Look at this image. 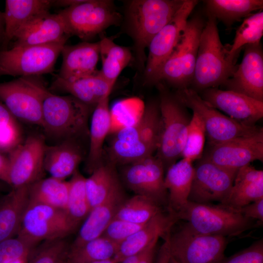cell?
<instances>
[{
  "instance_id": "1",
  "label": "cell",
  "mask_w": 263,
  "mask_h": 263,
  "mask_svg": "<svg viewBox=\"0 0 263 263\" xmlns=\"http://www.w3.org/2000/svg\"><path fill=\"white\" fill-rule=\"evenodd\" d=\"M160 127L159 102H150L136 123L113 133L107 150L109 162L124 166L152 155L157 149Z\"/></svg>"
},
{
  "instance_id": "2",
  "label": "cell",
  "mask_w": 263,
  "mask_h": 263,
  "mask_svg": "<svg viewBox=\"0 0 263 263\" xmlns=\"http://www.w3.org/2000/svg\"><path fill=\"white\" fill-rule=\"evenodd\" d=\"M92 109L71 95H56L47 88L43 96L41 127L55 143L67 140L80 142L89 138L88 120Z\"/></svg>"
},
{
  "instance_id": "3",
  "label": "cell",
  "mask_w": 263,
  "mask_h": 263,
  "mask_svg": "<svg viewBox=\"0 0 263 263\" xmlns=\"http://www.w3.org/2000/svg\"><path fill=\"white\" fill-rule=\"evenodd\" d=\"M201 32L190 88L196 92L223 85L236 70L237 57L222 43L217 20L207 16Z\"/></svg>"
},
{
  "instance_id": "4",
  "label": "cell",
  "mask_w": 263,
  "mask_h": 263,
  "mask_svg": "<svg viewBox=\"0 0 263 263\" xmlns=\"http://www.w3.org/2000/svg\"><path fill=\"white\" fill-rule=\"evenodd\" d=\"M160 93L159 137L155 156L163 163L165 170L181 157L191 118L187 107L161 83Z\"/></svg>"
},
{
  "instance_id": "5",
  "label": "cell",
  "mask_w": 263,
  "mask_h": 263,
  "mask_svg": "<svg viewBox=\"0 0 263 263\" xmlns=\"http://www.w3.org/2000/svg\"><path fill=\"white\" fill-rule=\"evenodd\" d=\"M185 0H134L127 10L128 30L140 62L154 37L173 18Z\"/></svg>"
},
{
  "instance_id": "6",
  "label": "cell",
  "mask_w": 263,
  "mask_h": 263,
  "mask_svg": "<svg viewBox=\"0 0 263 263\" xmlns=\"http://www.w3.org/2000/svg\"><path fill=\"white\" fill-rule=\"evenodd\" d=\"M195 230L212 235L234 237L256 225L255 220L244 216L238 209L220 204H204L188 201L177 214Z\"/></svg>"
},
{
  "instance_id": "7",
  "label": "cell",
  "mask_w": 263,
  "mask_h": 263,
  "mask_svg": "<svg viewBox=\"0 0 263 263\" xmlns=\"http://www.w3.org/2000/svg\"><path fill=\"white\" fill-rule=\"evenodd\" d=\"M205 22L199 15L188 19L179 42L162 68L159 83L166 81L178 90L189 88L193 77L200 35Z\"/></svg>"
},
{
  "instance_id": "8",
  "label": "cell",
  "mask_w": 263,
  "mask_h": 263,
  "mask_svg": "<svg viewBox=\"0 0 263 263\" xmlns=\"http://www.w3.org/2000/svg\"><path fill=\"white\" fill-rule=\"evenodd\" d=\"M175 95L187 108L191 109L200 117L209 145L252 135L263 130L262 127L247 126L222 114L190 88L177 90Z\"/></svg>"
},
{
  "instance_id": "9",
  "label": "cell",
  "mask_w": 263,
  "mask_h": 263,
  "mask_svg": "<svg viewBox=\"0 0 263 263\" xmlns=\"http://www.w3.org/2000/svg\"><path fill=\"white\" fill-rule=\"evenodd\" d=\"M66 41L39 45L14 46L9 50L0 51V76L27 77L52 72Z\"/></svg>"
},
{
  "instance_id": "10",
  "label": "cell",
  "mask_w": 263,
  "mask_h": 263,
  "mask_svg": "<svg viewBox=\"0 0 263 263\" xmlns=\"http://www.w3.org/2000/svg\"><path fill=\"white\" fill-rule=\"evenodd\" d=\"M76 228L65 210L29 201L17 236L36 246L41 241L65 238Z\"/></svg>"
},
{
  "instance_id": "11",
  "label": "cell",
  "mask_w": 263,
  "mask_h": 263,
  "mask_svg": "<svg viewBox=\"0 0 263 263\" xmlns=\"http://www.w3.org/2000/svg\"><path fill=\"white\" fill-rule=\"evenodd\" d=\"M170 255L180 263H218L224 256L226 237L197 232L187 223L169 236Z\"/></svg>"
},
{
  "instance_id": "12",
  "label": "cell",
  "mask_w": 263,
  "mask_h": 263,
  "mask_svg": "<svg viewBox=\"0 0 263 263\" xmlns=\"http://www.w3.org/2000/svg\"><path fill=\"white\" fill-rule=\"evenodd\" d=\"M70 36L88 39L111 26L117 24L121 15L111 0H84L58 12Z\"/></svg>"
},
{
  "instance_id": "13",
  "label": "cell",
  "mask_w": 263,
  "mask_h": 263,
  "mask_svg": "<svg viewBox=\"0 0 263 263\" xmlns=\"http://www.w3.org/2000/svg\"><path fill=\"white\" fill-rule=\"evenodd\" d=\"M47 89L33 76L0 83V100L17 120L41 127L43 94Z\"/></svg>"
},
{
  "instance_id": "14",
  "label": "cell",
  "mask_w": 263,
  "mask_h": 263,
  "mask_svg": "<svg viewBox=\"0 0 263 263\" xmlns=\"http://www.w3.org/2000/svg\"><path fill=\"white\" fill-rule=\"evenodd\" d=\"M198 2L185 0L173 18L151 40L144 73L147 84L159 83L162 68L179 42L188 18Z\"/></svg>"
},
{
  "instance_id": "15",
  "label": "cell",
  "mask_w": 263,
  "mask_h": 263,
  "mask_svg": "<svg viewBox=\"0 0 263 263\" xmlns=\"http://www.w3.org/2000/svg\"><path fill=\"white\" fill-rule=\"evenodd\" d=\"M124 166L121 177L125 185L135 194L145 196L167 209L168 192L161 161L152 155Z\"/></svg>"
},
{
  "instance_id": "16",
  "label": "cell",
  "mask_w": 263,
  "mask_h": 263,
  "mask_svg": "<svg viewBox=\"0 0 263 263\" xmlns=\"http://www.w3.org/2000/svg\"><path fill=\"white\" fill-rule=\"evenodd\" d=\"M45 140L38 134L29 135L7 153L8 184L12 188L28 187L43 178Z\"/></svg>"
},
{
  "instance_id": "17",
  "label": "cell",
  "mask_w": 263,
  "mask_h": 263,
  "mask_svg": "<svg viewBox=\"0 0 263 263\" xmlns=\"http://www.w3.org/2000/svg\"><path fill=\"white\" fill-rule=\"evenodd\" d=\"M188 201L209 204L223 202L232 187L237 171L228 169L201 157L194 167Z\"/></svg>"
},
{
  "instance_id": "18",
  "label": "cell",
  "mask_w": 263,
  "mask_h": 263,
  "mask_svg": "<svg viewBox=\"0 0 263 263\" xmlns=\"http://www.w3.org/2000/svg\"><path fill=\"white\" fill-rule=\"evenodd\" d=\"M201 157L222 168L238 171L255 160H263V130L221 144L209 145Z\"/></svg>"
},
{
  "instance_id": "19",
  "label": "cell",
  "mask_w": 263,
  "mask_h": 263,
  "mask_svg": "<svg viewBox=\"0 0 263 263\" xmlns=\"http://www.w3.org/2000/svg\"><path fill=\"white\" fill-rule=\"evenodd\" d=\"M241 63L223 85L226 90L263 101V50L261 42L243 47Z\"/></svg>"
},
{
  "instance_id": "20",
  "label": "cell",
  "mask_w": 263,
  "mask_h": 263,
  "mask_svg": "<svg viewBox=\"0 0 263 263\" xmlns=\"http://www.w3.org/2000/svg\"><path fill=\"white\" fill-rule=\"evenodd\" d=\"M202 92L200 96L208 105L243 124L255 126L263 117V101L237 92L216 88H208Z\"/></svg>"
},
{
  "instance_id": "21",
  "label": "cell",
  "mask_w": 263,
  "mask_h": 263,
  "mask_svg": "<svg viewBox=\"0 0 263 263\" xmlns=\"http://www.w3.org/2000/svg\"><path fill=\"white\" fill-rule=\"evenodd\" d=\"M70 36L60 14L47 11L34 17L19 29L14 46L51 44L67 40Z\"/></svg>"
},
{
  "instance_id": "22",
  "label": "cell",
  "mask_w": 263,
  "mask_h": 263,
  "mask_svg": "<svg viewBox=\"0 0 263 263\" xmlns=\"http://www.w3.org/2000/svg\"><path fill=\"white\" fill-rule=\"evenodd\" d=\"M61 54L62 62L58 77L74 79L94 75L100 56L99 42H82L72 45H64Z\"/></svg>"
},
{
  "instance_id": "23",
  "label": "cell",
  "mask_w": 263,
  "mask_h": 263,
  "mask_svg": "<svg viewBox=\"0 0 263 263\" xmlns=\"http://www.w3.org/2000/svg\"><path fill=\"white\" fill-rule=\"evenodd\" d=\"M178 220L173 214L162 211L137 232L118 245L113 258L117 263L124 258L144 249L156 237L164 238Z\"/></svg>"
},
{
  "instance_id": "24",
  "label": "cell",
  "mask_w": 263,
  "mask_h": 263,
  "mask_svg": "<svg viewBox=\"0 0 263 263\" xmlns=\"http://www.w3.org/2000/svg\"><path fill=\"white\" fill-rule=\"evenodd\" d=\"M80 142L74 140L62 141L52 145L46 144L43 167L51 177L65 180L72 175L84 158Z\"/></svg>"
},
{
  "instance_id": "25",
  "label": "cell",
  "mask_w": 263,
  "mask_h": 263,
  "mask_svg": "<svg viewBox=\"0 0 263 263\" xmlns=\"http://www.w3.org/2000/svg\"><path fill=\"white\" fill-rule=\"evenodd\" d=\"M113 85L100 75H94L74 79H64L56 76L49 90L68 93L94 109L105 96L110 95Z\"/></svg>"
},
{
  "instance_id": "26",
  "label": "cell",
  "mask_w": 263,
  "mask_h": 263,
  "mask_svg": "<svg viewBox=\"0 0 263 263\" xmlns=\"http://www.w3.org/2000/svg\"><path fill=\"white\" fill-rule=\"evenodd\" d=\"M126 199L123 189L92 208L85 219L76 238L70 245V248L80 247L100 237Z\"/></svg>"
},
{
  "instance_id": "27",
  "label": "cell",
  "mask_w": 263,
  "mask_h": 263,
  "mask_svg": "<svg viewBox=\"0 0 263 263\" xmlns=\"http://www.w3.org/2000/svg\"><path fill=\"white\" fill-rule=\"evenodd\" d=\"M109 95L103 98L93 110L89 128V146L85 165L86 170L90 174L104 163L103 145L111 129Z\"/></svg>"
},
{
  "instance_id": "28",
  "label": "cell",
  "mask_w": 263,
  "mask_h": 263,
  "mask_svg": "<svg viewBox=\"0 0 263 263\" xmlns=\"http://www.w3.org/2000/svg\"><path fill=\"white\" fill-rule=\"evenodd\" d=\"M263 199V171L250 164L237 172L232 187L222 205L235 209Z\"/></svg>"
},
{
  "instance_id": "29",
  "label": "cell",
  "mask_w": 263,
  "mask_h": 263,
  "mask_svg": "<svg viewBox=\"0 0 263 263\" xmlns=\"http://www.w3.org/2000/svg\"><path fill=\"white\" fill-rule=\"evenodd\" d=\"M194 171L192 162L185 158L175 162L166 170L165 186L168 192L167 210L176 217L188 201Z\"/></svg>"
},
{
  "instance_id": "30",
  "label": "cell",
  "mask_w": 263,
  "mask_h": 263,
  "mask_svg": "<svg viewBox=\"0 0 263 263\" xmlns=\"http://www.w3.org/2000/svg\"><path fill=\"white\" fill-rule=\"evenodd\" d=\"M29 202L27 187L12 188L0 198V242L17 236Z\"/></svg>"
},
{
  "instance_id": "31",
  "label": "cell",
  "mask_w": 263,
  "mask_h": 263,
  "mask_svg": "<svg viewBox=\"0 0 263 263\" xmlns=\"http://www.w3.org/2000/svg\"><path fill=\"white\" fill-rule=\"evenodd\" d=\"M50 0H6L4 12L3 40L10 41L19 29L34 17L49 11L53 5Z\"/></svg>"
},
{
  "instance_id": "32",
  "label": "cell",
  "mask_w": 263,
  "mask_h": 263,
  "mask_svg": "<svg viewBox=\"0 0 263 263\" xmlns=\"http://www.w3.org/2000/svg\"><path fill=\"white\" fill-rule=\"evenodd\" d=\"M85 188L91 209L123 190L116 166L103 163L85 179Z\"/></svg>"
},
{
  "instance_id": "33",
  "label": "cell",
  "mask_w": 263,
  "mask_h": 263,
  "mask_svg": "<svg viewBox=\"0 0 263 263\" xmlns=\"http://www.w3.org/2000/svg\"><path fill=\"white\" fill-rule=\"evenodd\" d=\"M207 16H211L230 27L252 12L263 8V0H206Z\"/></svg>"
},
{
  "instance_id": "34",
  "label": "cell",
  "mask_w": 263,
  "mask_h": 263,
  "mask_svg": "<svg viewBox=\"0 0 263 263\" xmlns=\"http://www.w3.org/2000/svg\"><path fill=\"white\" fill-rule=\"evenodd\" d=\"M27 188L30 201L66 210L69 192V181L50 177L42 178Z\"/></svg>"
},
{
  "instance_id": "35",
  "label": "cell",
  "mask_w": 263,
  "mask_h": 263,
  "mask_svg": "<svg viewBox=\"0 0 263 263\" xmlns=\"http://www.w3.org/2000/svg\"><path fill=\"white\" fill-rule=\"evenodd\" d=\"M102 76L112 85L122 70L131 62L132 53L127 47L115 44L110 38L104 37L99 41Z\"/></svg>"
},
{
  "instance_id": "36",
  "label": "cell",
  "mask_w": 263,
  "mask_h": 263,
  "mask_svg": "<svg viewBox=\"0 0 263 263\" xmlns=\"http://www.w3.org/2000/svg\"><path fill=\"white\" fill-rule=\"evenodd\" d=\"M162 211H163V208L150 199L135 194L126 199L113 219L134 224H145Z\"/></svg>"
},
{
  "instance_id": "37",
  "label": "cell",
  "mask_w": 263,
  "mask_h": 263,
  "mask_svg": "<svg viewBox=\"0 0 263 263\" xmlns=\"http://www.w3.org/2000/svg\"><path fill=\"white\" fill-rule=\"evenodd\" d=\"M70 184L66 213L76 227L85 220L91 208L85 188V178L77 170L72 175Z\"/></svg>"
},
{
  "instance_id": "38",
  "label": "cell",
  "mask_w": 263,
  "mask_h": 263,
  "mask_svg": "<svg viewBox=\"0 0 263 263\" xmlns=\"http://www.w3.org/2000/svg\"><path fill=\"white\" fill-rule=\"evenodd\" d=\"M118 244L100 236L83 245L70 248L67 263H90L111 259L116 252Z\"/></svg>"
},
{
  "instance_id": "39",
  "label": "cell",
  "mask_w": 263,
  "mask_h": 263,
  "mask_svg": "<svg viewBox=\"0 0 263 263\" xmlns=\"http://www.w3.org/2000/svg\"><path fill=\"white\" fill-rule=\"evenodd\" d=\"M263 35V12L260 11L244 19L236 32L233 43L229 46L230 55L238 57L244 46L261 42Z\"/></svg>"
},
{
  "instance_id": "40",
  "label": "cell",
  "mask_w": 263,
  "mask_h": 263,
  "mask_svg": "<svg viewBox=\"0 0 263 263\" xmlns=\"http://www.w3.org/2000/svg\"><path fill=\"white\" fill-rule=\"evenodd\" d=\"M70 247L65 238L43 241L31 251L27 263H67Z\"/></svg>"
},
{
  "instance_id": "41",
  "label": "cell",
  "mask_w": 263,
  "mask_h": 263,
  "mask_svg": "<svg viewBox=\"0 0 263 263\" xmlns=\"http://www.w3.org/2000/svg\"><path fill=\"white\" fill-rule=\"evenodd\" d=\"M205 138L206 132L203 122L199 115L193 112L181 155L182 158L191 162L199 159L203 153Z\"/></svg>"
},
{
  "instance_id": "42",
  "label": "cell",
  "mask_w": 263,
  "mask_h": 263,
  "mask_svg": "<svg viewBox=\"0 0 263 263\" xmlns=\"http://www.w3.org/2000/svg\"><path fill=\"white\" fill-rule=\"evenodd\" d=\"M35 246L18 236L0 242V263H11L28 257Z\"/></svg>"
},
{
  "instance_id": "43",
  "label": "cell",
  "mask_w": 263,
  "mask_h": 263,
  "mask_svg": "<svg viewBox=\"0 0 263 263\" xmlns=\"http://www.w3.org/2000/svg\"><path fill=\"white\" fill-rule=\"evenodd\" d=\"M145 225L146 224H137L113 219L108 225L101 236L119 244Z\"/></svg>"
},
{
  "instance_id": "44",
  "label": "cell",
  "mask_w": 263,
  "mask_h": 263,
  "mask_svg": "<svg viewBox=\"0 0 263 263\" xmlns=\"http://www.w3.org/2000/svg\"><path fill=\"white\" fill-rule=\"evenodd\" d=\"M17 120L0 123V152L8 153L22 141Z\"/></svg>"
},
{
  "instance_id": "45",
  "label": "cell",
  "mask_w": 263,
  "mask_h": 263,
  "mask_svg": "<svg viewBox=\"0 0 263 263\" xmlns=\"http://www.w3.org/2000/svg\"><path fill=\"white\" fill-rule=\"evenodd\" d=\"M218 263H263V239L230 257H224Z\"/></svg>"
},
{
  "instance_id": "46",
  "label": "cell",
  "mask_w": 263,
  "mask_h": 263,
  "mask_svg": "<svg viewBox=\"0 0 263 263\" xmlns=\"http://www.w3.org/2000/svg\"><path fill=\"white\" fill-rule=\"evenodd\" d=\"M244 216L263 222V199L250 203L238 209Z\"/></svg>"
},
{
  "instance_id": "47",
  "label": "cell",
  "mask_w": 263,
  "mask_h": 263,
  "mask_svg": "<svg viewBox=\"0 0 263 263\" xmlns=\"http://www.w3.org/2000/svg\"><path fill=\"white\" fill-rule=\"evenodd\" d=\"M159 237L155 238L143 250V254L137 263H154L156 251L157 243Z\"/></svg>"
},
{
  "instance_id": "48",
  "label": "cell",
  "mask_w": 263,
  "mask_h": 263,
  "mask_svg": "<svg viewBox=\"0 0 263 263\" xmlns=\"http://www.w3.org/2000/svg\"><path fill=\"white\" fill-rule=\"evenodd\" d=\"M169 233L164 238V242L159 250L154 263H169L171 256L169 242Z\"/></svg>"
},
{
  "instance_id": "49",
  "label": "cell",
  "mask_w": 263,
  "mask_h": 263,
  "mask_svg": "<svg viewBox=\"0 0 263 263\" xmlns=\"http://www.w3.org/2000/svg\"><path fill=\"white\" fill-rule=\"evenodd\" d=\"M8 170L9 159L8 155L0 152V181L8 184Z\"/></svg>"
},
{
  "instance_id": "50",
  "label": "cell",
  "mask_w": 263,
  "mask_h": 263,
  "mask_svg": "<svg viewBox=\"0 0 263 263\" xmlns=\"http://www.w3.org/2000/svg\"><path fill=\"white\" fill-rule=\"evenodd\" d=\"M17 120L7 108L0 102V123Z\"/></svg>"
},
{
  "instance_id": "51",
  "label": "cell",
  "mask_w": 263,
  "mask_h": 263,
  "mask_svg": "<svg viewBox=\"0 0 263 263\" xmlns=\"http://www.w3.org/2000/svg\"><path fill=\"white\" fill-rule=\"evenodd\" d=\"M84 1V0H54L53 5L67 8L79 4Z\"/></svg>"
},
{
  "instance_id": "52",
  "label": "cell",
  "mask_w": 263,
  "mask_h": 263,
  "mask_svg": "<svg viewBox=\"0 0 263 263\" xmlns=\"http://www.w3.org/2000/svg\"><path fill=\"white\" fill-rule=\"evenodd\" d=\"M4 31V22L3 13L0 12V39L3 38Z\"/></svg>"
},
{
  "instance_id": "53",
  "label": "cell",
  "mask_w": 263,
  "mask_h": 263,
  "mask_svg": "<svg viewBox=\"0 0 263 263\" xmlns=\"http://www.w3.org/2000/svg\"><path fill=\"white\" fill-rule=\"evenodd\" d=\"M12 188L7 183L0 181V192L9 191Z\"/></svg>"
},
{
  "instance_id": "54",
  "label": "cell",
  "mask_w": 263,
  "mask_h": 263,
  "mask_svg": "<svg viewBox=\"0 0 263 263\" xmlns=\"http://www.w3.org/2000/svg\"><path fill=\"white\" fill-rule=\"evenodd\" d=\"M90 263H117L113 258L106 259V260H100V261H97L93 262H91Z\"/></svg>"
},
{
  "instance_id": "55",
  "label": "cell",
  "mask_w": 263,
  "mask_h": 263,
  "mask_svg": "<svg viewBox=\"0 0 263 263\" xmlns=\"http://www.w3.org/2000/svg\"><path fill=\"white\" fill-rule=\"evenodd\" d=\"M28 258V257L20 259L11 263H27Z\"/></svg>"
},
{
  "instance_id": "56",
  "label": "cell",
  "mask_w": 263,
  "mask_h": 263,
  "mask_svg": "<svg viewBox=\"0 0 263 263\" xmlns=\"http://www.w3.org/2000/svg\"><path fill=\"white\" fill-rule=\"evenodd\" d=\"M169 263H180L177 261H176L174 258H173L172 257L170 256Z\"/></svg>"
}]
</instances>
